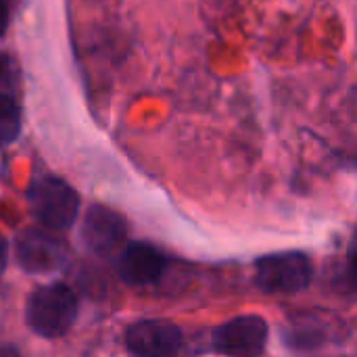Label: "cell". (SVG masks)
Returning a JSON list of instances; mask_svg holds the SVG:
<instances>
[{
    "label": "cell",
    "instance_id": "7a4b0ae2",
    "mask_svg": "<svg viewBox=\"0 0 357 357\" xmlns=\"http://www.w3.org/2000/svg\"><path fill=\"white\" fill-rule=\"evenodd\" d=\"M31 213L42 228L52 232H65L73 226L79 213L77 192L59 178H42L29 190Z\"/></svg>",
    "mask_w": 357,
    "mask_h": 357
},
{
    "label": "cell",
    "instance_id": "8992f818",
    "mask_svg": "<svg viewBox=\"0 0 357 357\" xmlns=\"http://www.w3.org/2000/svg\"><path fill=\"white\" fill-rule=\"evenodd\" d=\"M82 238L94 255L109 257L117 251H123L128 238L126 220L105 205H92L84 215Z\"/></svg>",
    "mask_w": 357,
    "mask_h": 357
},
{
    "label": "cell",
    "instance_id": "5bb4252c",
    "mask_svg": "<svg viewBox=\"0 0 357 357\" xmlns=\"http://www.w3.org/2000/svg\"><path fill=\"white\" fill-rule=\"evenodd\" d=\"M349 282L357 289V268H351V266H349Z\"/></svg>",
    "mask_w": 357,
    "mask_h": 357
},
{
    "label": "cell",
    "instance_id": "277c9868",
    "mask_svg": "<svg viewBox=\"0 0 357 357\" xmlns=\"http://www.w3.org/2000/svg\"><path fill=\"white\" fill-rule=\"evenodd\" d=\"M268 343V324L259 316H238L213 335L215 351L228 357H259Z\"/></svg>",
    "mask_w": 357,
    "mask_h": 357
},
{
    "label": "cell",
    "instance_id": "30bf717a",
    "mask_svg": "<svg viewBox=\"0 0 357 357\" xmlns=\"http://www.w3.org/2000/svg\"><path fill=\"white\" fill-rule=\"evenodd\" d=\"M6 27H8V4L6 0H0V38L4 36Z\"/></svg>",
    "mask_w": 357,
    "mask_h": 357
},
{
    "label": "cell",
    "instance_id": "5b68a950",
    "mask_svg": "<svg viewBox=\"0 0 357 357\" xmlns=\"http://www.w3.org/2000/svg\"><path fill=\"white\" fill-rule=\"evenodd\" d=\"M17 264L29 274H48L65 259V245L56 232L46 228H29L15 243Z\"/></svg>",
    "mask_w": 357,
    "mask_h": 357
},
{
    "label": "cell",
    "instance_id": "ba28073f",
    "mask_svg": "<svg viewBox=\"0 0 357 357\" xmlns=\"http://www.w3.org/2000/svg\"><path fill=\"white\" fill-rule=\"evenodd\" d=\"M17 86V63L10 54L0 52V146L15 142L21 132V105Z\"/></svg>",
    "mask_w": 357,
    "mask_h": 357
},
{
    "label": "cell",
    "instance_id": "9c48e42d",
    "mask_svg": "<svg viewBox=\"0 0 357 357\" xmlns=\"http://www.w3.org/2000/svg\"><path fill=\"white\" fill-rule=\"evenodd\" d=\"M165 270V255L149 243H132L121 251L119 274L128 284L144 287L161 278Z\"/></svg>",
    "mask_w": 357,
    "mask_h": 357
},
{
    "label": "cell",
    "instance_id": "6da1fadb",
    "mask_svg": "<svg viewBox=\"0 0 357 357\" xmlns=\"http://www.w3.org/2000/svg\"><path fill=\"white\" fill-rule=\"evenodd\" d=\"M27 326L42 339L63 337L77 318L75 293L56 282L38 289L27 301Z\"/></svg>",
    "mask_w": 357,
    "mask_h": 357
},
{
    "label": "cell",
    "instance_id": "52a82bcc",
    "mask_svg": "<svg viewBox=\"0 0 357 357\" xmlns=\"http://www.w3.org/2000/svg\"><path fill=\"white\" fill-rule=\"evenodd\" d=\"M126 343L138 357H174L182 349V333L165 320H142L128 328Z\"/></svg>",
    "mask_w": 357,
    "mask_h": 357
},
{
    "label": "cell",
    "instance_id": "8fae6325",
    "mask_svg": "<svg viewBox=\"0 0 357 357\" xmlns=\"http://www.w3.org/2000/svg\"><path fill=\"white\" fill-rule=\"evenodd\" d=\"M6 261H8V247H6V241L0 236V276L4 274Z\"/></svg>",
    "mask_w": 357,
    "mask_h": 357
},
{
    "label": "cell",
    "instance_id": "4fadbf2b",
    "mask_svg": "<svg viewBox=\"0 0 357 357\" xmlns=\"http://www.w3.org/2000/svg\"><path fill=\"white\" fill-rule=\"evenodd\" d=\"M0 357H19V354L10 345H0Z\"/></svg>",
    "mask_w": 357,
    "mask_h": 357
},
{
    "label": "cell",
    "instance_id": "3957f363",
    "mask_svg": "<svg viewBox=\"0 0 357 357\" xmlns=\"http://www.w3.org/2000/svg\"><path fill=\"white\" fill-rule=\"evenodd\" d=\"M255 282L268 293H299L312 282V261L307 255L289 251L268 255L257 261Z\"/></svg>",
    "mask_w": 357,
    "mask_h": 357
},
{
    "label": "cell",
    "instance_id": "7c38bea8",
    "mask_svg": "<svg viewBox=\"0 0 357 357\" xmlns=\"http://www.w3.org/2000/svg\"><path fill=\"white\" fill-rule=\"evenodd\" d=\"M349 266L357 268V230L351 236V243H349Z\"/></svg>",
    "mask_w": 357,
    "mask_h": 357
}]
</instances>
